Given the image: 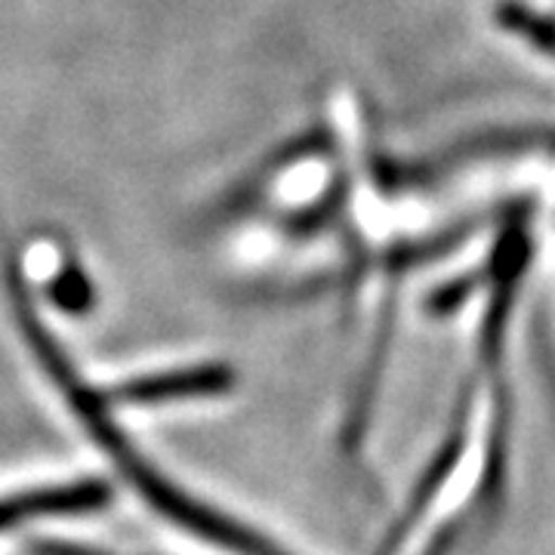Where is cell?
<instances>
[{"label":"cell","instance_id":"1","mask_svg":"<svg viewBox=\"0 0 555 555\" xmlns=\"http://www.w3.org/2000/svg\"><path fill=\"white\" fill-rule=\"evenodd\" d=\"M22 337L28 343L31 356L38 358L40 371L56 383L62 401L68 404L72 414L78 416L83 433L93 438V444L118 466L120 476L133 485V491L158 516L232 555H287L281 553L272 540L257 534L254 528H247V525L229 518L214 506H207L198 496L185 494L177 481H170L152 466V460L139 454L133 441L127 438V433H120V426L112 420V404L105 401L102 392L83 383L78 367H72L68 356L62 352L60 339L53 337V331L40 318H31V321L22 324Z\"/></svg>","mask_w":555,"mask_h":555},{"label":"cell","instance_id":"2","mask_svg":"<svg viewBox=\"0 0 555 555\" xmlns=\"http://www.w3.org/2000/svg\"><path fill=\"white\" fill-rule=\"evenodd\" d=\"M112 503V488L100 478H78L60 485H40L0 500V534L22 528L25 521L50 516H80L96 513Z\"/></svg>","mask_w":555,"mask_h":555},{"label":"cell","instance_id":"3","mask_svg":"<svg viewBox=\"0 0 555 555\" xmlns=\"http://www.w3.org/2000/svg\"><path fill=\"white\" fill-rule=\"evenodd\" d=\"M235 386V374L222 364L179 367L145 377H130L118 383L112 392H102L105 401L120 404H170V401H198V398L225 396Z\"/></svg>","mask_w":555,"mask_h":555},{"label":"cell","instance_id":"4","mask_svg":"<svg viewBox=\"0 0 555 555\" xmlns=\"http://www.w3.org/2000/svg\"><path fill=\"white\" fill-rule=\"evenodd\" d=\"M50 297L65 312H83L93 302V287L78 266H65L50 284Z\"/></svg>","mask_w":555,"mask_h":555},{"label":"cell","instance_id":"5","mask_svg":"<svg viewBox=\"0 0 555 555\" xmlns=\"http://www.w3.org/2000/svg\"><path fill=\"white\" fill-rule=\"evenodd\" d=\"M31 555H120L112 550H93L80 543H62V540H40L31 546Z\"/></svg>","mask_w":555,"mask_h":555}]
</instances>
